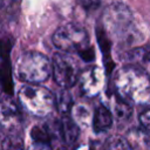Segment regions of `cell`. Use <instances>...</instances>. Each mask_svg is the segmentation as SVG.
I'll return each mask as SVG.
<instances>
[{
    "instance_id": "1",
    "label": "cell",
    "mask_w": 150,
    "mask_h": 150,
    "mask_svg": "<svg viewBox=\"0 0 150 150\" xmlns=\"http://www.w3.org/2000/svg\"><path fill=\"white\" fill-rule=\"evenodd\" d=\"M115 91L128 104H150V76L137 66H125L114 77Z\"/></svg>"
},
{
    "instance_id": "2",
    "label": "cell",
    "mask_w": 150,
    "mask_h": 150,
    "mask_svg": "<svg viewBox=\"0 0 150 150\" xmlns=\"http://www.w3.org/2000/svg\"><path fill=\"white\" fill-rule=\"evenodd\" d=\"M52 73V62L39 52H26L21 54L15 62L16 76L29 84H36L46 81Z\"/></svg>"
},
{
    "instance_id": "3",
    "label": "cell",
    "mask_w": 150,
    "mask_h": 150,
    "mask_svg": "<svg viewBox=\"0 0 150 150\" xmlns=\"http://www.w3.org/2000/svg\"><path fill=\"white\" fill-rule=\"evenodd\" d=\"M19 102L29 114L36 117L48 116L55 108V96L47 88L35 84L22 86L18 94Z\"/></svg>"
},
{
    "instance_id": "4",
    "label": "cell",
    "mask_w": 150,
    "mask_h": 150,
    "mask_svg": "<svg viewBox=\"0 0 150 150\" xmlns=\"http://www.w3.org/2000/svg\"><path fill=\"white\" fill-rule=\"evenodd\" d=\"M54 46L66 53H82L89 47V36L87 30L77 23H64L53 34Z\"/></svg>"
},
{
    "instance_id": "5",
    "label": "cell",
    "mask_w": 150,
    "mask_h": 150,
    "mask_svg": "<svg viewBox=\"0 0 150 150\" xmlns=\"http://www.w3.org/2000/svg\"><path fill=\"white\" fill-rule=\"evenodd\" d=\"M52 73L55 82L62 89H68L79 80L80 64L69 53H56L52 60Z\"/></svg>"
},
{
    "instance_id": "6",
    "label": "cell",
    "mask_w": 150,
    "mask_h": 150,
    "mask_svg": "<svg viewBox=\"0 0 150 150\" xmlns=\"http://www.w3.org/2000/svg\"><path fill=\"white\" fill-rule=\"evenodd\" d=\"M22 112L8 95H0V127L8 136H18L22 129Z\"/></svg>"
},
{
    "instance_id": "7",
    "label": "cell",
    "mask_w": 150,
    "mask_h": 150,
    "mask_svg": "<svg viewBox=\"0 0 150 150\" xmlns=\"http://www.w3.org/2000/svg\"><path fill=\"white\" fill-rule=\"evenodd\" d=\"M79 80L81 91L87 96H95L102 84V74L100 68L90 67L80 74Z\"/></svg>"
},
{
    "instance_id": "8",
    "label": "cell",
    "mask_w": 150,
    "mask_h": 150,
    "mask_svg": "<svg viewBox=\"0 0 150 150\" xmlns=\"http://www.w3.org/2000/svg\"><path fill=\"white\" fill-rule=\"evenodd\" d=\"M112 124V114L104 105L96 108L93 117V127L96 132L107 131Z\"/></svg>"
},
{
    "instance_id": "9",
    "label": "cell",
    "mask_w": 150,
    "mask_h": 150,
    "mask_svg": "<svg viewBox=\"0 0 150 150\" xmlns=\"http://www.w3.org/2000/svg\"><path fill=\"white\" fill-rule=\"evenodd\" d=\"M60 132H61V136L63 137V141L67 144H73L79 137L80 129H79L77 123L73 118H70L69 116L66 115L61 120Z\"/></svg>"
},
{
    "instance_id": "10",
    "label": "cell",
    "mask_w": 150,
    "mask_h": 150,
    "mask_svg": "<svg viewBox=\"0 0 150 150\" xmlns=\"http://www.w3.org/2000/svg\"><path fill=\"white\" fill-rule=\"evenodd\" d=\"M55 107L61 114H68L71 107V96L67 89H62L55 97Z\"/></svg>"
},
{
    "instance_id": "11",
    "label": "cell",
    "mask_w": 150,
    "mask_h": 150,
    "mask_svg": "<svg viewBox=\"0 0 150 150\" xmlns=\"http://www.w3.org/2000/svg\"><path fill=\"white\" fill-rule=\"evenodd\" d=\"M104 150H132V146L127 138L121 136H114L107 141Z\"/></svg>"
},
{
    "instance_id": "12",
    "label": "cell",
    "mask_w": 150,
    "mask_h": 150,
    "mask_svg": "<svg viewBox=\"0 0 150 150\" xmlns=\"http://www.w3.org/2000/svg\"><path fill=\"white\" fill-rule=\"evenodd\" d=\"M1 150H25L19 136H6L1 144Z\"/></svg>"
},
{
    "instance_id": "13",
    "label": "cell",
    "mask_w": 150,
    "mask_h": 150,
    "mask_svg": "<svg viewBox=\"0 0 150 150\" xmlns=\"http://www.w3.org/2000/svg\"><path fill=\"white\" fill-rule=\"evenodd\" d=\"M74 121L76 123H80V124H87V121L89 118V114H88V110L86 109V107L83 105H77L75 107V111H74Z\"/></svg>"
},
{
    "instance_id": "14",
    "label": "cell",
    "mask_w": 150,
    "mask_h": 150,
    "mask_svg": "<svg viewBox=\"0 0 150 150\" xmlns=\"http://www.w3.org/2000/svg\"><path fill=\"white\" fill-rule=\"evenodd\" d=\"M139 123L145 131L150 132V109L144 110L139 115Z\"/></svg>"
},
{
    "instance_id": "15",
    "label": "cell",
    "mask_w": 150,
    "mask_h": 150,
    "mask_svg": "<svg viewBox=\"0 0 150 150\" xmlns=\"http://www.w3.org/2000/svg\"><path fill=\"white\" fill-rule=\"evenodd\" d=\"M29 150H52L50 145L48 142H42V141H33Z\"/></svg>"
},
{
    "instance_id": "16",
    "label": "cell",
    "mask_w": 150,
    "mask_h": 150,
    "mask_svg": "<svg viewBox=\"0 0 150 150\" xmlns=\"http://www.w3.org/2000/svg\"><path fill=\"white\" fill-rule=\"evenodd\" d=\"M81 1V5L86 8V9H94V8H96L98 5H100V2H101V0H80Z\"/></svg>"
},
{
    "instance_id": "17",
    "label": "cell",
    "mask_w": 150,
    "mask_h": 150,
    "mask_svg": "<svg viewBox=\"0 0 150 150\" xmlns=\"http://www.w3.org/2000/svg\"><path fill=\"white\" fill-rule=\"evenodd\" d=\"M57 150H66V148H63V146H62V148H59Z\"/></svg>"
}]
</instances>
